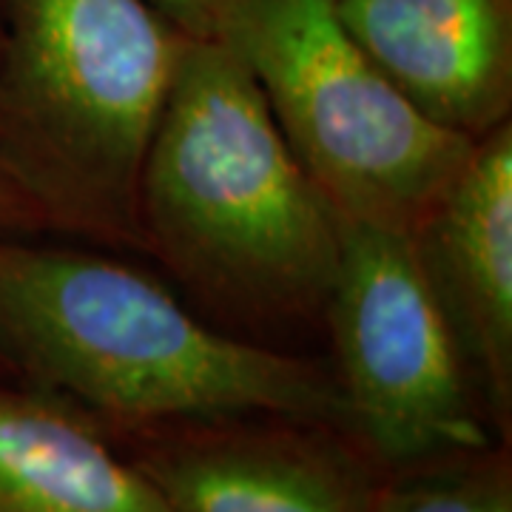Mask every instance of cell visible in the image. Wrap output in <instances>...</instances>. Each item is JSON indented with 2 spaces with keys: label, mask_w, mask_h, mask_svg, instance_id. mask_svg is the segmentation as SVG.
Returning a JSON list of instances; mask_svg holds the SVG:
<instances>
[{
  "label": "cell",
  "mask_w": 512,
  "mask_h": 512,
  "mask_svg": "<svg viewBox=\"0 0 512 512\" xmlns=\"http://www.w3.org/2000/svg\"><path fill=\"white\" fill-rule=\"evenodd\" d=\"M0 359L126 421L279 416L348 427L339 382L208 328L140 271L0 234Z\"/></svg>",
  "instance_id": "obj_1"
},
{
  "label": "cell",
  "mask_w": 512,
  "mask_h": 512,
  "mask_svg": "<svg viewBox=\"0 0 512 512\" xmlns=\"http://www.w3.org/2000/svg\"><path fill=\"white\" fill-rule=\"evenodd\" d=\"M143 242L200 291L259 311L325 302L342 217L225 40H185L140 174Z\"/></svg>",
  "instance_id": "obj_2"
},
{
  "label": "cell",
  "mask_w": 512,
  "mask_h": 512,
  "mask_svg": "<svg viewBox=\"0 0 512 512\" xmlns=\"http://www.w3.org/2000/svg\"><path fill=\"white\" fill-rule=\"evenodd\" d=\"M0 171L43 225L146 245L140 174L183 52L148 0H3Z\"/></svg>",
  "instance_id": "obj_3"
},
{
  "label": "cell",
  "mask_w": 512,
  "mask_h": 512,
  "mask_svg": "<svg viewBox=\"0 0 512 512\" xmlns=\"http://www.w3.org/2000/svg\"><path fill=\"white\" fill-rule=\"evenodd\" d=\"M285 143L342 220L416 234L478 140L433 123L367 57L336 0H237L225 29Z\"/></svg>",
  "instance_id": "obj_4"
},
{
  "label": "cell",
  "mask_w": 512,
  "mask_h": 512,
  "mask_svg": "<svg viewBox=\"0 0 512 512\" xmlns=\"http://www.w3.org/2000/svg\"><path fill=\"white\" fill-rule=\"evenodd\" d=\"M325 302L348 427L384 464L419 467L487 450L467 362L413 234L342 220Z\"/></svg>",
  "instance_id": "obj_5"
},
{
  "label": "cell",
  "mask_w": 512,
  "mask_h": 512,
  "mask_svg": "<svg viewBox=\"0 0 512 512\" xmlns=\"http://www.w3.org/2000/svg\"><path fill=\"white\" fill-rule=\"evenodd\" d=\"M467 367L495 419L512 399V128L481 137L436 211L413 234Z\"/></svg>",
  "instance_id": "obj_6"
},
{
  "label": "cell",
  "mask_w": 512,
  "mask_h": 512,
  "mask_svg": "<svg viewBox=\"0 0 512 512\" xmlns=\"http://www.w3.org/2000/svg\"><path fill=\"white\" fill-rule=\"evenodd\" d=\"M387 80L433 123L481 140L512 100L510 0H336Z\"/></svg>",
  "instance_id": "obj_7"
},
{
  "label": "cell",
  "mask_w": 512,
  "mask_h": 512,
  "mask_svg": "<svg viewBox=\"0 0 512 512\" xmlns=\"http://www.w3.org/2000/svg\"><path fill=\"white\" fill-rule=\"evenodd\" d=\"M137 467L171 512H370L373 487L336 447L282 430H205Z\"/></svg>",
  "instance_id": "obj_8"
},
{
  "label": "cell",
  "mask_w": 512,
  "mask_h": 512,
  "mask_svg": "<svg viewBox=\"0 0 512 512\" xmlns=\"http://www.w3.org/2000/svg\"><path fill=\"white\" fill-rule=\"evenodd\" d=\"M0 512H171L60 404L0 384Z\"/></svg>",
  "instance_id": "obj_9"
},
{
  "label": "cell",
  "mask_w": 512,
  "mask_h": 512,
  "mask_svg": "<svg viewBox=\"0 0 512 512\" xmlns=\"http://www.w3.org/2000/svg\"><path fill=\"white\" fill-rule=\"evenodd\" d=\"M373 493L370 512H512L510 470L484 453L433 461Z\"/></svg>",
  "instance_id": "obj_10"
},
{
  "label": "cell",
  "mask_w": 512,
  "mask_h": 512,
  "mask_svg": "<svg viewBox=\"0 0 512 512\" xmlns=\"http://www.w3.org/2000/svg\"><path fill=\"white\" fill-rule=\"evenodd\" d=\"M185 40H222L237 0H148Z\"/></svg>",
  "instance_id": "obj_11"
},
{
  "label": "cell",
  "mask_w": 512,
  "mask_h": 512,
  "mask_svg": "<svg viewBox=\"0 0 512 512\" xmlns=\"http://www.w3.org/2000/svg\"><path fill=\"white\" fill-rule=\"evenodd\" d=\"M46 228L35 205L23 197L18 185L0 171V234H35Z\"/></svg>",
  "instance_id": "obj_12"
}]
</instances>
